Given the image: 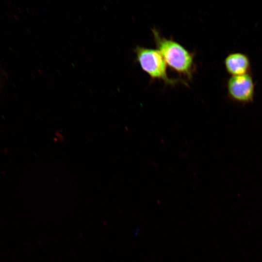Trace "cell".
Listing matches in <instances>:
<instances>
[{
  "mask_svg": "<svg viewBox=\"0 0 262 262\" xmlns=\"http://www.w3.org/2000/svg\"><path fill=\"white\" fill-rule=\"evenodd\" d=\"M151 32L157 49L167 65L185 80L191 81L196 70L195 53L173 39L164 36L157 29H152Z\"/></svg>",
  "mask_w": 262,
  "mask_h": 262,
  "instance_id": "cell-1",
  "label": "cell"
},
{
  "mask_svg": "<svg viewBox=\"0 0 262 262\" xmlns=\"http://www.w3.org/2000/svg\"><path fill=\"white\" fill-rule=\"evenodd\" d=\"M224 65L227 72L231 76L249 73L250 62L248 56L241 52L229 53L224 60Z\"/></svg>",
  "mask_w": 262,
  "mask_h": 262,
  "instance_id": "cell-4",
  "label": "cell"
},
{
  "mask_svg": "<svg viewBox=\"0 0 262 262\" xmlns=\"http://www.w3.org/2000/svg\"><path fill=\"white\" fill-rule=\"evenodd\" d=\"M134 52L136 62L151 80L161 81L165 84L171 86L179 83L188 85L187 81L182 78L169 77L167 72V65L158 49L137 46Z\"/></svg>",
  "mask_w": 262,
  "mask_h": 262,
  "instance_id": "cell-2",
  "label": "cell"
},
{
  "mask_svg": "<svg viewBox=\"0 0 262 262\" xmlns=\"http://www.w3.org/2000/svg\"><path fill=\"white\" fill-rule=\"evenodd\" d=\"M228 97L232 101L245 105L254 100L255 84L251 75L231 76L227 82Z\"/></svg>",
  "mask_w": 262,
  "mask_h": 262,
  "instance_id": "cell-3",
  "label": "cell"
}]
</instances>
